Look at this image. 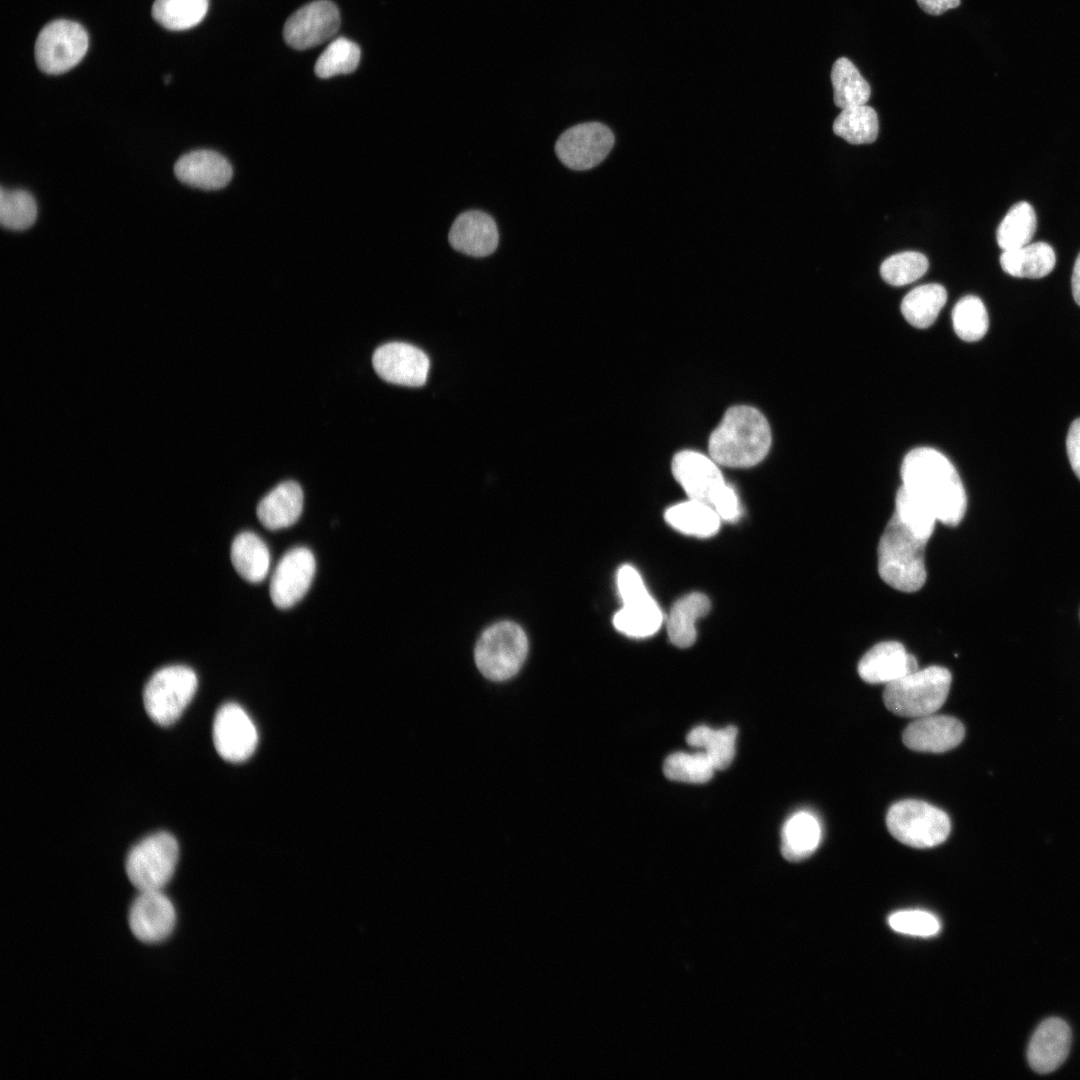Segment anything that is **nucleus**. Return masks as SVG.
<instances>
[{"label":"nucleus","mask_w":1080,"mask_h":1080,"mask_svg":"<svg viewBox=\"0 0 1080 1080\" xmlns=\"http://www.w3.org/2000/svg\"><path fill=\"white\" fill-rule=\"evenodd\" d=\"M197 685V676L189 667L172 665L158 670L144 689L147 714L159 725H171L192 700Z\"/></svg>","instance_id":"1a4fd4ad"},{"label":"nucleus","mask_w":1080,"mask_h":1080,"mask_svg":"<svg viewBox=\"0 0 1080 1080\" xmlns=\"http://www.w3.org/2000/svg\"><path fill=\"white\" fill-rule=\"evenodd\" d=\"M372 364L385 381L409 387L422 386L430 367L429 358L421 349L402 342L378 347L372 356Z\"/></svg>","instance_id":"2eb2a0df"},{"label":"nucleus","mask_w":1080,"mask_h":1080,"mask_svg":"<svg viewBox=\"0 0 1080 1080\" xmlns=\"http://www.w3.org/2000/svg\"><path fill=\"white\" fill-rule=\"evenodd\" d=\"M929 267L925 255L916 251L894 254L883 261L880 274L892 286H903L922 277Z\"/></svg>","instance_id":"58836bf2"},{"label":"nucleus","mask_w":1080,"mask_h":1080,"mask_svg":"<svg viewBox=\"0 0 1080 1080\" xmlns=\"http://www.w3.org/2000/svg\"><path fill=\"white\" fill-rule=\"evenodd\" d=\"M664 516L671 527L695 537L713 536L722 521L711 505L692 499L669 507Z\"/></svg>","instance_id":"cd10ccee"},{"label":"nucleus","mask_w":1080,"mask_h":1080,"mask_svg":"<svg viewBox=\"0 0 1080 1080\" xmlns=\"http://www.w3.org/2000/svg\"><path fill=\"white\" fill-rule=\"evenodd\" d=\"M528 652L523 629L509 621L496 623L480 636L474 651L475 663L489 680L512 678L522 667Z\"/></svg>","instance_id":"39448f33"},{"label":"nucleus","mask_w":1080,"mask_h":1080,"mask_svg":"<svg viewBox=\"0 0 1080 1080\" xmlns=\"http://www.w3.org/2000/svg\"><path fill=\"white\" fill-rule=\"evenodd\" d=\"M213 742L218 754L230 762L251 757L258 744L257 728L247 712L236 703L222 705L213 722Z\"/></svg>","instance_id":"ddd939ff"},{"label":"nucleus","mask_w":1080,"mask_h":1080,"mask_svg":"<svg viewBox=\"0 0 1080 1080\" xmlns=\"http://www.w3.org/2000/svg\"><path fill=\"white\" fill-rule=\"evenodd\" d=\"M448 240L457 252L477 258L486 257L495 252L499 243V232L490 215L480 210H469L456 217L449 230Z\"/></svg>","instance_id":"aec40b11"},{"label":"nucleus","mask_w":1080,"mask_h":1080,"mask_svg":"<svg viewBox=\"0 0 1080 1080\" xmlns=\"http://www.w3.org/2000/svg\"><path fill=\"white\" fill-rule=\"evenodd\" d=\"M712 507L721 520L728 522L736 521L741 514L739 498L734 488L729 484H726L715 498Z\"/></svg>","instance_id":"79ce46f5"},{"label":"nucleus","mask_w":1080,"mask_h":1080,"mask_svg":"<svg viewBox=\"0 0 1080 1080\" xmlns=\"http://www.w3.org/2000/svg\"><path fill=\"white\" fill-rule=\"evenodd\" d=\"M37 217V204L34 197L27 191L5 190L0 191V223L10 230H25L31 227Z\"/></svg>","instance_id":"e433bc0d"},{"label":"nucleus","mask_w":1080,"mask_h":1080,"mask_svg":"<svg viewBox=\"0 0 1080 1080\" xmlns=\"http://www.w3.org/2000/svg\"><path fill=\"white\" fill-rule=\"evenodd\" d=\"M128 920L131 932L139 941L158 943L174 930L176 912L160 890L141 891L130 907Z\"/></svg>","instance_id":"f3484780"},{"label":"nucleus","mask_w":1080,"mask_h":1080,"mask_svg":"<svg viewBox=\"0 0 1080 1080\" xmlns=\"http://www.w3.org/2000/svg\"><path fill=\"white\" fill-rule=\"evenodd\" d=\"M1066 448L1071 468L1080 480V418L1076 419L1069 428Z\"/></svg>","instance_id":"37998d69"},{"label":"nucleus","mask_w":1080,"mask_h":1080,"mask_svg":"<svg viewBox=\"0 0 1080 1080\" xmlns=\"http://www.w3.org/2000/svg\"><path fill=\"white\" fill-rule=\"evenodd\" d=\"M231 562L237 573L251 583L261 582L270 569V552L255 533L238 534L231 545Z\"/></svg>","instance_id":"bb28decb"},{"label":"nucleus","mask_w":1080,"mask_h":1080,"mask_svg":"<svg viewBox=\"0 0 1080 1080\" xmlns=\"http://www.w3.org/2000/svg\"><path fill=\"white\" fill-rule=\"evenodd\" d=\"M615 143L613 132L600 122H585L565 130L555 143V153L566 167L584 171L599 165Z\"/></svg>","instance_id":"9b49d317"},{"label":"nucleus","mask_w":1080,"mask_h":1080,"mask_svg":"<svg viewBox=\"0 0 1080 1080\" xmlns=\"http://www.w3.org/2000/svg\"><path fill=\"white\" fill-rule=\"evenodd\" d=\"M964 735L965 728L957 718L930 714L912 721L903 731L902 740L914 751L943 753L957 747Z\"/></svg>","instance_id":"a211bd4d"},{"label":"nucleus","mask_w":1080,"mask_h":1080,"mask_svg":"<svg viewBox=\"0 0 1080 1080\" xmlns=\"http://www.w3.org/2000/svg\"><path fill=\"white\" fill-rule=\"evenodd\" d=\"M303 491L294 481H284L266 494L257 506V516L269 530L290 527L303 510Z\"/></svg>","instance_id":"5701e85b"},{"label":"nucleus","mask_w":1080,"mask_h":1080,"mask_svg":"<svg viewBox=\"0 0 1080 1080\" xmlns=\"http://www.w3.org/2000/svg\"><path fill=\"white\" fill-rule=\"evenodd\" d=\"M316 570L315 557L306 547L287 551L278 562L270 582V597L280 609L294 606L307 593Z\"/></svg>","instance_id":"4468645a"},{"label":"nucleus","mask_w":1080,"mask_h":1080,"mask_svg":"<svg viewBox=\"0 0 1080 1080\" xmlns=\"http://www.w3.org/2000/svg\"><path fill=\"white\" fill-rule=\"evenodd\" d=\"M710 610L708 597L699 592L687 594L672 606L667 618V633L671 643L679 648L690 647L696 640V622Z\"/></svg>","instance_id":"393cba45"},{"label":"nucleus","mask_w":1080,"mask_h":1080,"mask_svg":"<svg viewBox=\"0 0 1080 1080\" xmlns=\"http://www.w3.org/2000/svg\"><path fill=\"white\" fill-rule=\"evenodd\" d=\"M174 173L182 183L203 190H218L231 180L233 170L228 160L218 152L194 150L182 155L174 165Z\"/></svg>","instance_id":"4be33fe9"},{"label":"nucleus","mask_w":1080,"mask_h":1080,"mask_svg":"<svg viewBox=\"0 0 1080 1080\" xmlns=\"http://www.w3.org/2000/svg\"><path fill=\"white\" fill-rule=\"evenodd\" d=\"M952 676L942 666L911 672L886 685L883 701L892 713L919 718L939 710L949 694Z\"/></svg>","instance_id":"20e7f679"},{"label":"nucleus","mask_w":1080,"mask_h":1080,"mask_svg":"<svg viewBox=\"0 0 1080 1080\" xmlns=\"http://www.w3.org/2000/svg\"><path fill=\"white\" fill-rule=\"evenodd\" d=\"M87 49L88 35L80 24L64 19L55 20L38 34L35 60L44 73L61 74L76 66Z\"/></svg>","instance_id":"9d476101"},{"label":"nucleus","mask_w":1080,"mask_h":1080,"mask_svg":"<svg viewBox=\"0 0 1080 1080\" xmlns=\"http://www.w3.org/2000/svg\"><path fill=\"white\" fill-rule=\"evenodd\" d=\"M820 840L821 826L817 817L809 811H798L783 825L781 853L788 861H802L816 851Z\"/></svg>","instance_id":"b1692460"},{"label":"nucleus","mask_w":1080,"mask_h":1080,"mask_svg":"<svg viewBox=\"0 0 1080 1080\" xmlns=\"http://www.w3.org/2000/svg\"><path fill=\"white\" fill-rule=\"evenodd\" d=\"M1071 286L1073 298L1075 302L1080 306V252L1074 263Z\"/></svg>","instance_id":"a18cd8bd"},{"label":"nucleus","mask_w":1080,"mask_h":1080,"mask_svg":"<svg viewBox=\"0 0 1080 1080\" xmlns=\"http://www.w3.org/2000/svg\"><path fill=\"white\" fill-rule=\"evenodd\" d=\"M947 300L946 289L937 283L918 286L907 293L901 302L904 318L916 328H928L939 315Z\"/></svg>","instance_id":"c85d7f7f"},{"label":"nucleus","mask_w":1080,"mask_h":1080,"mask_svg":"<svg viewBox=\"0 0 1080 1080\" xmlns=\"http://www.w3.org/2000/svg\"><path fill=\"white\" fill-rule=\"evenodd\" d=\"M737 733V728L732 725L721 729L700 725L687 734L686 741L690 746L704 748L714 768L724 770L734 759Z\"/></svg>","instance_id":"c756f323"},{"label":"nucleus","mask_w":1080,"mask_h":1080,"mask_svg":"<svg viewBox=\"0 0 1080 1080\" xmlns=\"http://www.w3.org/2000/svg\"><path fill=\"white\" fill-rule=\"evenodd\" d=\"M340 27V13L329 0H316L295 11L285 22L283 37L294 49L305 50L334 37Z\"/></svg>","instance_id":"f8f14e48"},{"label":"nucleus","mask_w":1080,"mask_h":1080,"mask_svg":"<svg viewBox=\"0 0 1080 1080\" xmlns=\"http://www.w3.org/2000/svg\"><path fill=\"white\" fill-rule=\"evenodd\" d=\"M715 770L705 752H675L665 759L663 765L668 779L693 784L709 781Z\"/></svg>","instance_id":"4c0bfd02"},{"label":"nucleus","mask_w":1080,"mask_h":1080,"mask_svg":"<svg viewBox=\"0 0 1080 1080\" xmlns=\"http://www.w3.org/2000/svg\"><path fill=\"white\" fill-rule=\"evenodd\" d=\"M888 923L896 932L920 937L933 936L941 928L935 915L918 909L897 911L889 916Z\"/></svg>","instance_id":"a19ab883"},{"label":"nucleus","mask_w":1080,"mask_h":1080,"mask_svg":"<svg viewBox=\"0 0 1080 1080\" xmlns=\"http://www.w3.org/2000/svg\"><path fill=\"white\" fill-rule=\"evenodd\" d=\"M179 857L178 842L167 832L151 834L128 853L126 873L140 892L161 890L172 878Z\"/></svg>","instance_id":"6e6552de"},{"label":"nucleus","mask_w":1080,"mask_h":1080,"mask_svg":"<svg viewBox=\"0 0 1080 1080\" xmlns=\"http://www.w3.org/2000/svg\"><path fill=\"white\" fill-rule=\"evenodd\" d=\"M718 465L711 457L702 453L683 450L673 457L672 473L689 499L712 506L727 484Z\"/></svg>","instance_id":"dca6fc26"},{"label":"nucleus","mask_w":1080,"mask_h":1080,"mask_svg":"<svg viewBox=\"0 0 1080 1080\" xmlns=\"http://www.w3.org/2000/svg\"><path fill=\"white\" fill-rule=\"evenodd\" d=\"M902 487L923 502L937 521L956 526L963 519L967 496L957 470L941 452L911 450L901 465Z\"/></svg>","instance_id":"f257e3e1"},{"label":"nucleus","mask_w":1080,"mask_h":1080,"mask_svg":"<svg viewBox=\"0 0 1080 1080\" xmlns=\"http://www.w3.org/2000/svg\"><path fill=\"white\" fill-rule=\"evenodd\" d=\"M1072 1032L1066 1021L1059 1017L1043 1020L1033 1032L1028 1047L1027 1060L1037 1073L1055 1071L1067 1058Z\"/></svg>","instance_id":"6ab92c4d"},{"label":"nucleus","mask_w":1080,"mask_h":1080,"mask_svg":"<svg viewBox=\"0 0 1080 1080\" xmlns=\"http://www.w3.org/2000/svg\"><path fill=\"white\" fill-rule=\"evenodd\" d=\"M833 131L850 144L872 143L879 131L877 113L866 104L842 109L834 120Z\"/></svg>","instance_id":"2f4dec72"},{"label":"nucleus","mask_w":1080,"mask_h":1080,"mask_svg":"<svg viewBox=\"0 0 1080 1080\" xmlns=\"http://www.w3.org/2000/svg\"><path fill=\"white\" fill-rule=\"evenodd\" d=\"M616 584L622 607L613 617L614 627L634 638L655 634L663 623V613L639 572L631 565H623L617 572Z\"/></svg>","instance_id":"0eeeda50"},{"label":"nucleus","mask_w":1080,"mask_h":1080,"mask_svg":"<svg viewBox=\"0 0 1080 1080\" xmlns=\"http://www.w3.org/2000/svg\"><path fill=\"white\" fill-rule=\"evenodd\" d=\"M360 57L361 50L355 42L338 37L332 40L318 57L314 67L315 74L320 78H331L352 73L358 67Z\"/></svg>","instance_id":"f704fd0d"},{"label":"nucleus","mask_w":1080,"mask_h":1080,"mask_svg":"<svg viewBox=\"0 0 1080 1080\" xmlns=\"http://www.w3.org/2000/svg\"><path fill=\"white\" fill-rule=\"evenodd\" d=\"M1055 263V252L1045 242L1029 243L1017 249L1003 251L1000 256L1004 272L1018 278L1045 277L1053 270Z\"/></svg>","instance_id":"a878e982"},{"label":"nucleus","mask_w":1080,"mask_h":1080,"mask_svg":"<svg viewBox=\"0 0 1080 1080\" xmlns=\"http://www.w3.org/2000/svg\"><path fill=\"white\" fill-rule=\"evenodd\" d=\"M1036 225L1033 207L1027 202H1018L1009 209L997 229L996 238L999 247L1007 251L1029 244L1036 231Z\"/></svg>","instance_id":"473e14b6"},{"label":"nucleus","mask_w":1080,"mask_h":1080,"mask_svg":"<svg viewBox=\"0 0 1080 1080\" xmlns=\"http://www.w3.org/2000/svg\"><path fill=\"white\" fill-rule=\"evenodd\" d=\"M886 825L895 839L914 848L937 846L951 831L950 819L943 810L916 799L894 803L887 812Z\"/></svg>","instance_id":"423d86ee"},{"label":"nucleus","mask_w":1080,"mask_h":1080,"mask_svg":"<svg viewBox=\"0 0 1080 1080\" xmlns=\"http://www.w3.org/2000/svg\"><path fill=\"white\" fill-rule=\"evenodd\" d=\"M927 541L893 514L878 545V571L882 580L902 592L919 590L927 575L924 561Z\"/></svg>","instance_id":"7ed1b4c3"},{"label":"nucleus","mask_w":1080,"mask_h":1080,"mask_svg":"<svg viewBox=\"0 0 1080 1080\" xmlns=\"http://www.w3.org/2000/svg\"><path fill=\"white\" fill-rule=\"evenodd\" d=\"M208 10V0H155L153 18L169 30H186L199 24Z\"/></svg>","instance_id":"72a5a7b5"},{"label":"nucleus","mask_w":1080,"mask_h":1080,"mask_svg":"<svg viewBox=\"0 0 1080 1080\" xmlns=\"http://www.w3.org/2000/svg\"><path fill=\"white\" fill-rule=\"evenodd\" d=\"M952 323L955 333L964 341L974 342L983 338L989 319L982 300L973 295L961 298L953 308Z\"/></svg>","instance_id":"c9c22d12"},{"label":"nucleus","mask_w":1080,"mask_h":1080,"mask_svg":"<svg viewBox=\"0 0 1080 1080\" xmlns=\"http://www.w3.org/2000/svg\"><path fill=\"white\" fill-rule=\"evenodd\" d=\"M772 442L764 415L747 405L730 407L708 441L710 457L719 465L747 468L761 462Z\"/></svg>","instance_id":"f03ea898"},{"label":"nucleus","mask_w":1080,"mask_h":1080,"mask_svg":"<svg viewBox=\"0 0 1080 1080\" xmlns=\"http://www.w3.org/2000/svg\"><path fill=\"white\" fill-rule=\"evenodd\" d=\"M917 669L916 658L896 641L876 644L858 663L859 676L870 684H888Z\"/></svg>","instance_id":"412c9836"},{"label":"nucleus","mask_w":1080,"mask_h":1080,"mask_svg":"<svg viewBox=\"0 0 1080 1080\" xmlns=\"http://www.w3.org/2000/svg\"><path fill=\"white\" fill-rule=\"evenodd\" d=\"M833 99L841 109L865 105L871 95L869 83L846 57L838 58L831 69Z\"/></svg>","instance_id":"7c9ffc66"},{"label":"nucleus","mask_w":1080,"mask_h":1080,"mask_svg":"<svg viewBox=\"0 0 1080 1080\" xmlns=\"http://www.w3.org/2000/svg\"><path fill=\"white\" fill-rule=\"evenodd\" d=\"M918 6L927 14L940 15L946 11L956 8L960 5L961 0H916Z\"/></svg>","instance_id":"c03bdc74"},{"label":"nucleus","mask_w":1080,"mask_h":1080,"mask_svg":"<svg viewBox=\"0 0 1080 1080\" xmlns=\"http://www.w3.org/2000/svg\"><path fill=\"white\" fill-rule=\"evenodd\" d=\"M894 514L916 535L929 540L937 519L923 502L902 486L896 494Z\"/></svg>","instance_id":"ea45409f"}]
</instances>
